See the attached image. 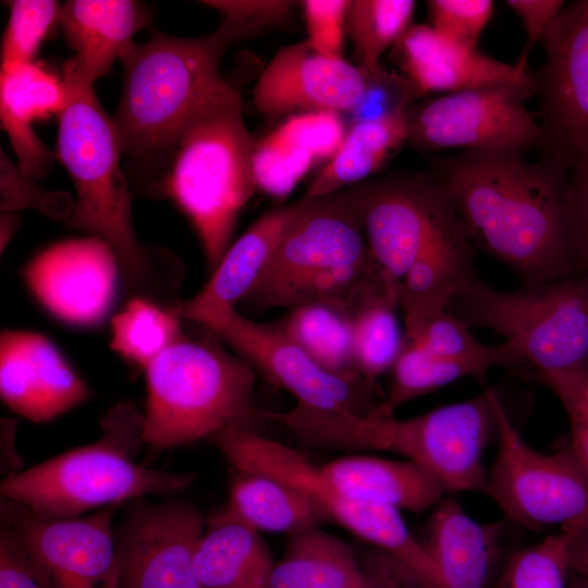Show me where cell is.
Listing matches in <instances>:
<instances>
[{
  "instance_id": "3957f363",
  "label": "cell",
  "mask_w": 588,
  "mask_h": 588,
  "mask_svg": "<svg viewBox=\"0 0 588 588\" xmlns=\"http://www.w3.org/2000/svg\"><path fill=\"white\" fill-rule=\"evenodd\" d=\"M63 82L66 102L58 115L56 154L75 187L65 223L107 243L131 289L144 293L174 289L181 278L179 262L172 264L169 254L146 249L136 237L113 119L100 105L94 85L84 83L69 61Z\"/></svg>"
},
{
  "instance_id": "8d00e7d4",
  "label": "cell",
  "mask_w": 588,
  "mask_h": 588,
  "mask_svg": "<svg viewBox=\"0 0 588 588\" xmlns=\"http://www.w3.org/2000/svg\"><path fill=\"white\" fill-rule=\"evenodd\" d=\"M571 565L561 532L542 541L514 550L494 588H566Z\"/></svg>"
},
{
  "instance_id": "f6af8a7d",
  "label": "cell",
  "mask_w": 588,
  "mask_h": 588,
  "mask_svg": "<svg viewBox=\"0 0 588 588\" xmlns=\"http://www.w3.org/2000/svg\"><path fill=\"white\" fill-rule=\"evenodd\" d=\"M0 588H58L15 535L1 525Z\"/></svg>"
},
{
  "instance_id": "4dcf8cb0",
  "label": "cell",
  "mask_w": 588,
  "mask_h": 588,
  "mask_svg": "<svg viewBox=\"0 0 588 588\" xmlns=\"http://www.w3.org/2000/svg\"><path fill=\"white\" fill-rule=\"evenodd\" d=\"M224 510L253 529L287 536L317 526L321 516L297 489L273 477L237 471Z\"/></svg>"
},
{
  "instance_id": "52a82bcc",
  "label": "cell",
  "mask_w": 588,
  "mask_h": 588,
  "mask_svg": "<svg viewBox=\"0 0 588 588\" xmlns=\"http://www.w3.org/2000/svg\"><path fill=\"white\" fill-rule=\"evenodd\" d=\"M144 442L151 451L209 440L265 419L254 405V368L218 344L185 335L145 369Z\"/></svg>"
},
{
  "instance_id": "f907efd6",
  "label": "cell",
  "mask_w": 588,
  "mask_h": 588,
  "mask_svg": "<svg viewBox=\"0 0 588 588\" xmlns=\"http://www.w3.org/2000/svg\"><path fill=\"white\" fill-rule=\"evenodd\" d=\"M19 212L1 211L0 216V250L8 246L19 225Z\"/></svg>"
},
{
  "instance_id": "5b68a950",
  "label": "cell",
  "mask_w": 588,
  "mask_h": 588,
  "mask_svg": "<svg viewBox=\"0 0 588 588\" xmlns=\"http://www.w3.org/2000/svg\"><path fill=\"white\" fill-rule=\"evenodd\" d=\"M254 147L240 91L224 79L183 128L159 185L157 196L171 198L185 213L212 268L257 188Z\"/></svg>"
},
{
  "instance_id": "83f0119b",
  "label": "cell",
  "mask_w": 588,
  "mask_h": 588,
  "mask_svg": "<svg viewBox=\"0 0 588 588\" xmlns=\"http://www.w3.org/2000/svg\"><path fill=\"white\" fill-rule=\"evenodd\" d=\"M270 588H373L362 558L317 526L287 536Z\"/></svg>"
},
{
  "instance_id": "d590c367",
  "label": "cell",
  "mask_w": 588,
  "mask_h": 588,
  "mask_svg": "<svg viewBox=\"0 0 588 588\" xmlns=\"http://www.w3.org/2000/svg\"><path fill=\"white\" fill-rule=\"evenodd\" d=\"M391 370L389 392L378 407L384 415L457 379L483 376L473 365L436 356L405 340Z\"/></svg>"
},
{
  "instance_id": "d4e9b609",
  "label": "cell",
  "mask_w": 588,
  "mask_h": 588,
  "mask_svg": "<svg viewBox=\"0 0 588 588\" xmlns=\"http://www.w3.org/2000/svg\"><path fill=\"white\" fill-rule=\"evenodd\" d=\"M294 210L295 204L268 211L245 231L228 248L203 290L180 304L182 318L204 324L244 301L269 266Z\"/></svg>"
},
{
  "instance_id": "8992f818",
  "label": "cell",
  "mask_w": 588,
  "mask_h": 588,
  "mask_svg": "<svg viewBox=\"0 0 588 588\" xmlns=\"http://www.w3.org/2000/svg\"><path fill=\"white\" fill-rule=\"evenodd\" d=\"M100 426L102 436L96 442L7 475L1 498L24 505L39 518L64 519L147 494L173 493L194 481L191 474L134 461L145 442L144 414L132 403L113 406Z\"/></svg>"
},
{
  "instance_id": "484cf974",
  "label": "cell",
  "mask_w": 588,
  "mask_h": 588,
  "mask_svg": "<svg viewBox=\"0 0 588 588\" xmlns=\"http://www.w3.org/2000/svg\"><path fill=\"white\" fill-rule=\"evenodd\" d=\"M320 469L347 497L399 511L422 513L433 509L446 493L430 473L405 458L347 456Z\"/></svg>"
},
{
  "instance_id": "7bdbcfd3",
  "label": "cell",
  "mask_w": 588,
  "mask_h": 588,
  "mask_svg": "<svg viewBox=\"0 0 588 588\" xmlns=\"http://www.w3.org/2000/svg\"><path fill=\"white\" fill-rule=\"evenodd\" d=\"M427 8L430 26L439 35L458 45L477 48L494 4L490 0H429Z\"/></svg>"
},
{
  "instance_id": "7402d4cb",
  "label": "cell",
  "mask_w": 588,
  "mask_h": 588,
  "mask_svg": "<svg viewBox=\"0 0 588 588\" xmlns=\"http://www.w3.org/2000/svg\"><path fill=\"white\" fill-rule=\"evenodd\" d=\"M510 540L505 523H480L456 500L443 499L433 507L420 542L442 588H494L513 552Z\"/></svg>"
},
{
  "instance_id": "816d5d0a",
  "label": "cell",
  "mask_w": 588,
  "mask_h": 588,
  "mask_svg": "<svg viewBox=\"0 0 588 588\" xmlns=\"http://www.w3.org/2000/svg\"><path fill=\"white\" fill-rule=\"evenodd\" d=\"M568 588H588V580L571 573Z\"/></svg>"
},
{
  "instance_id": "ee69618b",
  "label": "cell",
  "mask_w": 588,
  "mask_h": 588,
  "mask_svg": "<svg viewBox=\"0 0 588 588\" xmlns=\"http://www.w3.org/2000/svg\"><path fill=\"white\" fill-rule=\"evenodd\" d=\"M351 1L306 0L302 2L307 42L320 54L343 58L342 50Z\"/></svg>"
},
{
  "instance_id": "cb8c5ba5",
  "label": "cell",
  "mask_w": 588,
  "mask_h": 588,
  "mask_svg": "<svg viewBox=\"0 0 588 588\" xmlns=\"http://www.w3.org/2000/svg\"><path fill=\"white\" fill-rule=\"evenodd\" d=\"M150 14L132 0H70L62 5L60 26L74 50L70 59L86 84L106 75L117 59L135 45L137 32L150 24Z\"/></svg>"
},
{
  "instance_id": "4fadbf2b",
  "label": "cell",
  "mask_w": 588,
  "mask_h": 588,
  "mask_svg": "<svg viewBox=\"0 0 588 588\" xmlns=\"http://www.w3.org/2000/svg\"><path fill=\"white\" fill-rule=\"evenodd\" d=\"M498 454L487 471L485 491L506 518L529 530L560 525L588 514V475L571 448L543 453L513 425L501 400L497 406Z\"/></svg>"
},
{
  "instance_id": "7dc6e473",
  "label": "cell",
  "mask_w": 588,
  "mask_h": 588,
  "mask_svg": "<svg viewBox=\"0 0 588 588\" xmlns=\"http://www.w3.org/2000/svg\"><path fill=\"white\" fill-rule=\"evenodd\" d=\"M201 3L252 34L283 22L292 10V2L284 0H206Z\"/></svg>"
},
{
  "instance_id": "bcb514c9",
  "label": "cell",
  "mask_w": 588,
  "mask_h": 588,
  "mask_svg": "<svg viewBox=\"0 0 588 588\" xmlns=\"http://www.w3.org/2000/svg\"><path fill=\"white\" fill-rule=\"evenodd\" d=\"M567 203L575 271L588 278V161L572 170Z\"/></svg>"
},
{
  "instance_id": "8fae6325",
  "label": "cell",
  "mask_w": 588,
  "mask_h": 588,
  "mask_svg": "<svg viewBox=\"0 0 588 588\" xmlns=\"http://www.w3.org/2000/svg\"><path fill=\"white\" fill-rule=\"evenodd\" d=\"M204 327L230 344L243 359L296 400L286 412L264 411L265 419L280 422L292 432L353 414L369 415L378 400L376 381L360 375H340L315 362L275 323H257L229 308Z\"/></svg>"
},
{
  "instance_id": "277c9868",
  "label": "cell",
  "mask_w": 588,
  "mask_h": 588,
  "mask_svg": "<svg viewBox=\"0 0 588 588\" xmlns=\"http://www.w3.org/2000/svg\"><path fill=\"white\" fill-rule=\"evenodd\" d=\"M368 250L411 302L448 304L477 275L474 245L439 176H409L353 188Z\"/></svg>"
},
{
  "instance_id": "ac0fdd59",
  "label": "cell",
  "mask_w": 588,
  "mask_h": 588,
  "mask_svg": "<svg viewBox=\"0 0 588 588\" xmlns=\"http://www.w3.org/2000/svg\"><path fill=\"white\" fill-rule=\"evenodd\" d=\"M120 271L112 248L88 236L44 249L26 265L23 278L54 317L71 324L91 326L111 309Z\"/></svg>"
},
{
  "instance_id": "7a4b0ae2",
  "label": "cell",
  "mask_w": 588,
  "mask_h": 588,
  "mask_svg": "<svg viewBox=\"0 0 588 588\" xmlns=\"http://www.w3.org/2000/svg\"><path fill=\"white\" fill-rule=\"evenodd\" d=\"M250 35L224 20L198 38L155 33L120 59L123 87L112 119L132 180L143 192L158 195L180 134L225 79L220 72L224 52Z\"/></svg>"
},
{
  "instance_id": "e575fe53",
  "label": "cell",
  "mask_w": 588,
  "mask_h": 588,
  "mask_svg": "<svg viewBox=\"0 0 588 588\" xmlns=\"http://www.w3.org/2000/svg\"><path fill=\"white\" fill-rule=\"evenodd\" d=\"M416 2L412 0H355L347 14L351 36L359 68L373 71L382 53L392 48L412 25Z\"/></svg>"
},
{
  "instance_id": "c3c4849f",
  "label": "cell",
  "mask_w": 588,
  "mask_h": 588,
  "mask_svg": "<svg viewBox=\"0 0 588 588\" xmlns=\"http://www.w3.org/2000/svg\"><path fill=\"white\" fill-rule=\"evenodd\" d=\"M506 5L518 16L526 32V51L519 59L526 62V56L540 40L558 19L565 4L562 0H507Z\"/></svg>"
},
{
  "instance_id": "5bb4252c",
  "label": "cell",
  "mask_w": 588,
  "mask_h": 588,
  "mask_svg": "<svg viewBox=\"0 0 588 588\" xmlns=\"http://www.w3.org/2000/svg\"><path fill=\"white\" fill-rule=\"evenodd\" d=\"M535 91L530 85L493 83L445 94L406 110L407 142L429 150L542 146L541 124L526 106Z\"/></svg>"
},
{
  "instance_id": "681fc988",
  "label": "cell",
  "mask_w": 588,
  "mask_h": 588,
  "mask_svg": "<svg viewBox=\"0 0 588 588\" xmlns=\"http://www.w3.org/2000/svg\"><path fill=\"white\" fill-rule=\"evenodd\" d=\"M560 532L566 542L571 573L588 580V514Z\"/></svg>"
},
{
  "instance_id": "ab89813d",
  "label": "cell",
  "mask_w": 588,
  "mask_h": 588,
  "mask_svg": "<svg viewBox=\"0 0 588 588\" xmlns=\"http://www.w3.org/2000/svg\"><path fill=\"white\" fill-rule=\"evenodd\" d=\"M346 134L338 112L307 111L287 118L269 134L278 143L311 156L330 159Z\"/></svg>"
},
{
  "instance_id": "9a60e30c",
  "label": "cell",
  "mask_w": 588,
  "mask_h": 588,
  "mask_svg": "<svg viewBox=\"0 0 588 588\" xmlns=\"http://www.w3.org/2000/svg\"><path fill=\"white\" fill-rule=\"evenodd\" d=\"M542 41L546 63L535 79L542 146L573 170L588 161V0L564 7Z\"/></svg>"
},
{
  "instance_id": "1f68e13d",
  "label": "cell",
  "mask_w": 588,
  "mask_h": 588,
  "mask_svg": "<svg viewBox=\"0 0 588 588\" xmlns=\"http://www.w3.org/2000/svg\"><path fill=\"white\" fill-rule=\"evenodd\" d=\"M275 326L328 370L359 375L353 353L354 315L345 299H322L295 306Z\"/></svg>"
},
{
  "instance_id": "d6986e66",
  "label": "cell",
  "mask_w": 588,
  "mask_h": 588,
  "mask_svg": "<svg viewBox=\"0 0 588 588\" xmlns=\"http://www.w3.org/2000/svg\"><path fill=\"white\" fill-rule=\"evenodd\" d=\"M368 87L365 71L315 51L307 40L282 48L261 72L254 103L267 117L356 111Z\"/></svg>"
},
{
  "instance_id": "30bf717a",
  "label": "cell",
  "mask_w": 588,
  "mask_h": 588,
  "mask_svg": "<svg viewBox=\"0 0 588 588\" xmlns=\"http://www.w3.org/2000/svg\"><path fill=\"white\" fill-rule=\"evenodd\" d=\"M492 389L470 400L397 419L378 408L352 426L340 448L388 451L430 473L448 492L485 491L483 453L498 432Z\"/></svg>"
},
{
  "instance_id": "ba28073f",
  "label": "cell",
  "mask_w": 588,
  "mask_h": 588,
  "mask_svg": "<svg viewBox=\"0 0 588 588\" xmlns=\"http://www.w3.org/2000/svg\"><path fill=\"white\" fill-rule=\"evenodd\" d=\"M371 266L353 188L295 204L277 250L245 297L253 309L346 299Z\"/></svg>"
},
{
  "instance_id": "603a6c76",
  "label": "cell",
  "mask_w": 588,
  "mask_h": 588,
  "mask_svg": "<svg viewBox=\"0 0 588 588\" xmlns=\"http://www.w3.org/2000/svg\"><path fill=\"white\" fill-rule=\"evenodd\" d=\"M66 102L63 79L34 61L2 65L0 119L17 164L32 177L49 170L57 154L36 135L33 124L59 115Z\"/></svg>"
},
{
  "instance_id": "60d3db41",
  "label": "cell",
  "mask_w": 588,
  "mask_h": 588,
  "mask_svg": "<svg viewBox=\"0 0 588 588\" xmlns=\"http://www.w3.org/2000/svg\"><path fill=\"white\" fill-rule=\"evenodd\" d=\"M252 162L257 188L274 198H284L305 176L315 159L268 135L255 143Z\"/></svg>"
},
{
  "instance_id": "6da1fadb",
  "label": "cell",
  "mask_w": 588,
  "mask_h": 588,
  "mask_svg": "<svg viewBox=\"0 0 588 588\" xmlns=\"http://www.w3.org/2000/svg\"><path fill=\"white\" fill-rule=\"evenodd\" d=\"M552 162L530 163L524 151H465L438 176L473 245L510 267L523 284L575 271L568 180Z\"/></svg>"
},
{
  "instance_id": "9c48e42d",
  "label": "cell",
  "mask_w": 588,
  "mask_h": 588,
  "mask_svg": "<svg viewBox=\"0 0 588 588\" xmlns=\"http://www.w3.org/2000/svg\"><path fill=\"white\" fill-rule=\"evenodd\" d=\"M448 310L466 327L504 338L531 376L588 366V278L566 277L503 292L476 277Z\"/></svg>"
},
{
  "instance_id": "74e56055",
  "label": "cell",
  "mask_w": 588,
  "mask_h": 588,
  "mask_svg": "<svg viewBox=\"0 0 588 588\" xmlns=\"http://www.w3.org/2000/svg\"><path fill=\"white\" fill-rule=\"evenodd\" d=\"M9 20L1 45V66L34 62L57 24L62 5L52 0L8 1Z\"/></svg>"
},
{
  "instance_id": "f1b7e54d",
  "label": "cell",
  "mask_w": 588,
  "mask_h": 588,
  "mask_svg": "<svg viewBox=\"0 0 588 588\" xmlns=\"http://www.w3.org/2000/svg\"><path fill=\"white\" fill-rule=\"evenodd\" d=\"M346 302L354 315L355 369L376 381L392 369L404 343L394 313L399 307L396 285L372 262Z\"/></svg>"
},
{
  "instance_id": "2e32d148",
  "label": "cell",
  "mask_w": 588,
  "mask_h": 588,
  "mask_svg": "<svg viewBox=\"0 0 588 588\" xmlns=\"http://www.w3.org/2000/svg\"><path fill=\"white\" fill-rule=\"evenodd\" d=\"M205 518L182 501H135L114 531L120 588H203L194 568Z\"/></svg>"
},
{
  "instance_id": "44dd1931",
  "label": "cell",
  "mask_w": 588,
  "mask_h": 588,
  "mask_svg": "<svg viewBox=\"0 0 588 588\" xmlns=\"http://www.w3.org/2000/svg\"><path fill=\"white\" fill-rule=\"evenodd\" d=\"M392 58L413 97L429 93H456L493 84L518 83L536 87L526 62L493 59L439 35L430 25L412 24L392 47Z\"/></svg>"
},
{
  "instance_id": "e0dca14e",
  "label": "cell",
  "mask_w": 588,
  "mask_h": 588,
  "mask_svg": "<svg viewBox=\"0 0 588 588\" xmlns=\"http://www.w3.org/2000/svg\"><path fill=\"white\" fill-rule=\"evenodd\" d=\"M1 525L10 529L58 588H120L113 530L118 505L84 517L42 519L1 498Z\"/></svg>"
},
{
  "instance_id": "7c38bea8",
  "label": "cell",
  "mask_w": 588,
  "mask_h": 588,
  "mask_svg": "<svg viewBox=\"0 0 588 588\" xmlns=\"http://www.w3.org/2000/svg\"><path fill=\"white\" fill-rule=\"evenodd\" d=\"M210 441L237 471L264 474L292 486L311 501L321 516L392 554L441 588L436 564L420 540L408 530L399 510L347 497L302 452L255 430L229 428Z\"/></svg>"
},
{
  "instance_id": "d6a6232c",
  "label": "cell",
  "mask_w": 588,
  "mask_h": 588,
  "mask_svg": "<svg viewBox=\"0 0 588 588\" xmlns=\"http://www.w3.org/2000/svg\"><path fill=\"white\" fill-rule=\"evenodd\" d=\"M404 340L436 356L473 365L482 375L498 366L530 375L510 344L488 345L479 342L469 328L448 309L405 317Z\"/></svg>"
},
{
  "instance_id": "b9f144b4",
  "label": "cell",
  "mask_w": 588,
  "mask_h": 588,
  "mask_svg": "<svg viewBox=\"0 0 588 588\" xmlns=\"http://www.w3.org/2000/svg\"><path fill=\"white\" fill-rule=\"evenodd\" d=\"M561 401L571 427V450L588 475V366L538 378Z\"/></svg>"
},
{
  "instance_id": "f546056e",
  "label": "cell",
  "mask_w": 588,
  "mask_h": 588,
  "mask_svg": "<svg viewBox=\"0 0 588 588\" xmlns=\"http://www.w3.org/2000/svg\"><path fill=\"white\" fill-rule=\"evenodd\" d=\"M407 142L406 109L356 121L335 154L309 185L305 197H318L366 179Z\"/></svg>"
},
{
  "instance_id": "ffe728a7",
  "label": "cell",
  "mask_w": 588,
  "mask_h": 588,
  "mask_svg": "<svg viewBox=\"0 0 588 588\" xmlns=\"http://www.w3.org/2000/svg\"><path fill=\"white\" fill-rule=\"evenodd\" d=\"M0 394L15 413L49 421L85 401L89 390L42 334L4 330L0 336Z\"/></svg>"
},
{
  "instance_id": "f35d334b",
  "label": "cell",
  "mask_w": 588,
  "mask_h": 588,
  "mask_svg": "<svg viewBox=\"0 0 588 588\" xmlns=\"http://www.w3.org/2000/svg\"><path fill=\"white\" fill-rule=\"evenodd\" d=\"M74 207L73 196L64 191H49L35 177L27 175L17 162L1 149L0 154V209L19 212L33 209L54 219L66 221Z\"/></svg>"
},
{
  "instance_id": "4316f807",
  "label": "cell",
  "mask_w": 588,
  "mask_h": 588,
  "mask_svg": "<svg viewBox=\"0 0 588 588\" xmlns=\"http://www.w3.org/2000/svg\"><path fill=\"white\" fill-rule=\"evenodd\" d=\"M257 530L224 509L208 519L194 568L203 588H270L274 562Z\"/></svg>"
},
{
  "instance_id": "836d02e7",
  "label": "cell",
  "mask_w": 588,
  "mask_h": 588,
  "mask_svg": "<svg viewBox=\"0 0 588 588\" xmlns=\"http://www.w3.org/2000/svg\"><path fill=\"white\" fill-rule=\"evenodd\" d=\"M181 318L180 305L163 308L136 296L113 316L110 347L145 370L164 350L184 336Z\"/></svg>"
}]
</instances>
